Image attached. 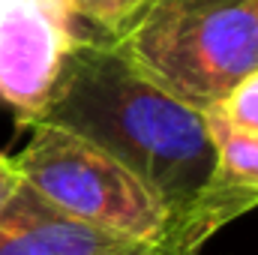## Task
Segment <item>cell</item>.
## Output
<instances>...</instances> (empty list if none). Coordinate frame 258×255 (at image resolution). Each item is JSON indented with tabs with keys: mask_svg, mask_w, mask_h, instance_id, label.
<instances>
[{
	"mask_svg": "<svg viewBox=\"0 0 258 255\" xmlns=\"http://www.w3.org/2000/svg\"><path fill=\"white\" fill-rule=\"evenodd\" d=\"M69 129L111 153L168 207V225L207 180L216 147L204 111L186 105L105 36L75 27L51 99L30 123Z\"/></svg>",
	"mask_w": 258,
	"mask_h": 255,
	"instance_id": "cell-1",
	"label": "cell"
},
{
	"mask_svg": "<svg viewBox=\"0 0 258 255\" xmlns=\"http://www.w3.org/2000/svg\"><path fill=\"white\" fill-rule=\"evenodd\" d=\"M111 42L168 93L210 111L258 69V0H144Z\"/></svg>",
	"mask_w": 258,
	"mask_h": 255,
	"instance_id": "cell-2",
	"label": "cell"
},
{
	"mask_svg": "<svg viewBox=\"0 0 258 255\" xmlns=\"http://www.w3.org/2000/svg\"><path fill=\"white\" fill-rule=\"evenodd\" d=\"M27 147L12 156L21 180L60 210L138 243H162L168 207L138 174L102 147L60 126L36 123Z\"/></svg>",
	"mask_w": 258,
	"mask_h": 255,
	"instance_id": "cell-3",
	"label": "cell"
},
{
	"mask_svg": "<svg viewBox=\"0 0 258 255\" xmlns=\"http://www.w3.org/2000/svg\"><path fill=\"white\" fill-rule=\"evenodd\" d=\"M75 21L54 0H0V99L30 126L60 78Z\"/></svg>",
	"mask_w": 258,
	"mask_h": 255,
	"instance_id": "cell-4",
	"label": "cell"
},
{
	"mask_svg": "<svg viewBox=\"0 0 258 255\" xmlns=\"http://www.w3.org/2000/svg\"><path fill=\"white\" fill-rule=\"evenodd\" d=\"M204 117L216 147L213 168L162 240L180 255H198L219 228L258 207V135L231 129L213 111H204Z\"/></svg>",
	"mask_w": 258,
	"mask_h": 255,
	"instance_id": "cell-5",
	"label": "cell"
},
{
	"mask_svg": "<svg viewBox=\"0 0 258 255\" xmlns=\"http://www.w3.org/2000/svg\"><path fill=\"white\" fill-rule=\"evenodd\" d=\"M129 243L138 240L66 213L24 180L0 207V255H111Z\"/></svg>",
	"mask_w": 258,
	"mask_h": 255,
	"instance_id": "cell-6",
	"label": "cell"
},
{
	"mask_svg": "<svg viewBox=\"0 0 258 255\" xmlns=\"http://www.w3.org/2000/svg\"><path fill=\"white\" fill-rule=\"evenodd\" d=\"M54 3L75 21V27L105 39H114L144 6V0H54Z\"/></svg>",
	"mask_w": 258,
	"mask_h": 255,
	"instance_id": "cell-7",
	"label": "cell"
},
{
	"mask_svg": "<svg viewBox=\"0 0 258 255\" xmlns=\"http://www.w3.org/2000/svg\"><path fill=\"white\" fill-rule=\"evenodd\" d=\"M210 111L237 132L258 135V69L240 78Z\"/></svg>",
	"mask_w": 258,
	"mask_h": 255,
	"instance_id": "cell-8",
	"label": "cell"
},
{
	"mask_svg": "<svg viewBox=\"0 0 258 255\" xmlns=\"http://www.w3.org/2000/svg\"><path fill=\"white\" fill-rule=\"evenodd\" d=\"M21 186V171L15 165V159L9 153L0 150V207L15 195V189Z\"/></svg>",
	"mask_w": 258,
	"mask_h": 255,
	"instance_id": "cell-9",
	"label": "cell"
},
{
	"mask_svg": "<svg viewBox=\"0 0 258 255\" xmlns=\"http://www.w3.org/2000/svg\"><path fill=\"white\" fill-rule=\"evenodd\" d=\"M111 255H180L174 246H168V243H129L123 249H117V252Z\"/></svg>",
	"mask_w": 258,
	"mask_h": 255,
	"instance_id": "cell-10",
	"label": "cell"
}]
</instances>
